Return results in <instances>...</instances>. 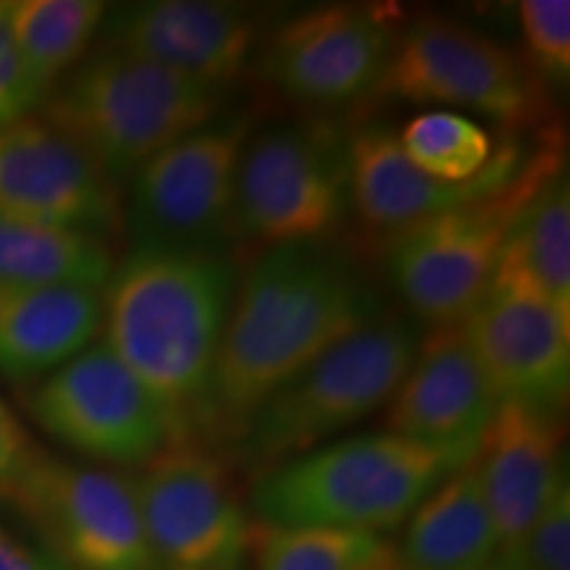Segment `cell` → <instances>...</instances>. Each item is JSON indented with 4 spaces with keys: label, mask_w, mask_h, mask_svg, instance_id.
Here are the masks:
<instances>
[{
    "label": "cell",
    "mask_w": 570,
    "mask_h": 570,
    "mask_svg": "<svg viewBox=\"0 0 570 570\" xmlns=\"http://www.w3.org/2000/svg\"><path fill=\"white\" fill-rule=\"evenodd\" d=\"M381 315L356 269L320 244L269 248L235 288L196 423L238 444L256 410Z\"/></svg>",
    "instance_id": "obj_1"
},
{
    "label": "cell",
    "mask_w": 570,
    "mask_h": 570,
    "mask_svg": "<svg viewBox=\"0 0 570 570\" xmlns=\"http://www.w3.org/2000/svg\"><path fill=\"white\" fill-rule=\"evenodd\" d=\"M235 296L227 254L135 248L104 285V341L190 436Z\"/></svg>",
    "instance_id": "obj_2"
},
{
    "label": "cell",
    "mask_w": 570,
    "mask_h": 570,
    "mask_svg": "<svg viewBox=\"0 0 570 570\" xmlns=\"http://www.w3.org/2000/svg\"><path fill=\"white\" fill-rule=\"evenodd\" d=\"M454 468L396 433H367L269 470L252 491L267 529H396Z\"/></svg>",
    "instance_id": "obj_3"
},
{
    "label": "cell",
    "mask_w": 570,
    "mask_h": 570,
    "mask_svg": "<svg viewBox=\"0 0 570 570\" xmlns=\"http://www.w3.org/2000/svg\"><path fill=\"white\" fill-rule=\"evenodd\" d=\"M219 104L223 90L104 48L46 92L40 117L80 142L119 185L164 148L209 125Z\"/></svg>",
    "instance_id": "obj_4"
},
{
    "label": "cell",
    "mask_w": 570,
    "mask_h": 570,
    "mask_svg": "<svg viewBox=\"0 0 570 570\" xmlns=\"http://www.w3.org/2000/svg\"><path fill=\"white\" fill-rule=\"evenodd\" d=\"M420 338L402 315L370 320L256 410L238 439L240 454L254 465H267L373 415L407 377Z\"/></svg>",
    "instance_id": "obj_5"
},
{
    "label": "cell",
    "mask_w": 570,
    "mask_h": 570,
    "mask_svg": "<svg viewBox=\"0 0 570 570\" xmlns=\"http://www.w3.org/2000/svg\"><path fill=\"white\" fill-rule=\"evenodd\" d=\"M558 169L560 151L544 148L499 194L391 235L386 273L396 294L433 327L462 323L489 291L518 214Z\"/></svg>",
    "instance_id": "obj_6"
},
{
    "label": "cell",
    "mask_w": 570,
    "mask_h": 570,
    "mask_svg": "<svg viewBox=\"0 0 570 570\" xmlns=\"http://www.w3.org/2000/svg\"><path fill=\"white\" fill-rule=\"evenodd\" d=\"M352 204L348 138L323 122L277 125L248 138L238 169V238L269 248L320 244Z\"/></svg>",
    "instance_id": "obj_7"
},
{
    "label": "cell",
    "mask_w": 570,
    "mask_h": 570,
    "mask_svg": "<svg viewBox=\"0 0 570 570\" xmlns=\"http://www.w3.org/2000/svg\"><path fill=\"white\" fill-rule=\"evenodd\" d=\"M252 130L244 117L209 122L156 154L130 180L135 248L227 254L238 238V169Z\"/></svg>",
    "instance_id": "obj_8"
},
{
    "label": "cell",
    "mask_w": 570,
    "mask_h": 570,
    "mask_svg": "<svg viewBox=\"0 0 570 570\" xmlns=\"http://www.w3.org/2000/svg\"><path fill=\"white\" fill-rule=\"evenodd\" d=\"M30 415L63 446L127 468L148 465L177 441H190L106 341L53 370L32 391Z\"/></svg>",
    "instance_id": "obj_9"
},
{
    "label": "cell",
    "mask_w": 570,
    "mask_h": 570,
    "mask_svg": "<svg viewBox=\"0 0 570 570\" xmlns=\"http://www.w3.org/2000/svg\"><path fill=\"white\" fill-rule=\"evenodd\" d=\"M375 92L410 104L462 106L512 130L539 125L547 111L529 63L487 35L441 17L399 32Z\"/></svg>",
    "instance_id": "obj_10"
},
{
    "label": "cell",
    "mask_w": 570,
    "mask_h": 570,
    "mask_svg": "<svg viewBox=\"0 0 570 570\" xmlns=\"http://www.w3.org/2000/svg\"><path fill=\"white\" fill-rule=\"evenodd\" d=\"M142 529L161 570H240L254 531L225 468L177 441L132 481Z\"/></svg>",
    "instance_id": "obj_11"
},
{
    "label": "cell",
    "mask_w": 570,
    "mask_h": 570,
    "mask_svg": "<svg viewBox=\"0 0 570 570\" xmlns=\"http://www.w3.org/2000/svg\"><path fill=\"white\" fill-rule=\"evenodd\" d=\"M19 510L71 570H161L132 479L40 454Z\"/></svg>",
    "instance_id": "obj_12"
},
{
    "label": "cell",
    "mask_w": 570,
    "mask_h": 570,
    "mask_svg": "<svg viewBox=\"0 0 570 570\" xmlns=\"http://www.w3.org/2000/svg\"><path fill=\"white\" fill-rule=\"evenodd\" d=\"M396 38V13L375 6H325L281 27L259 69L291 101L346 106L377 90Z\"/></svg>",
    "instance_id": "obj_13"
},
{
    "label": "cell",
    "mask_w": 570,
    "mask_h": 570,
    "mask_svg": "<svg viewBox=\"0 0 570 570\" xmlns=\"http://www.w3.org/2000/svg\"><path fill=\"white\" fill-rule=\"evenodd\" d=\"M0 217L104 238L122 219V202L80 142L27 114L0 130Z\"/></svg>",
    "instance_id": "obj_14"
},
{
    "label": "cell",
    "mask_w": 570,
    "mask_h": 570,
    "mask_svg": "<svg viewBox=\"0 0 570 570\" xmlns=\"http://www.w3.org/2000/svg\"><path fill=\"white\" fill-rule=\"evenodd\" d=\"M460 327L499 404L562 417L570 394V309L489 288Z\"/></svg>",
    "instance_id": "obj_15"
},
{
    "label": "cell",
    "mask_w": 570,
    "mask_h": 570,
    "mask_svg": "<svg viewBox=\"0 0 570 570\" xmlns=\"http://www.w3.org/2000/svg\"><path fill=\"white\" fill-rule=\"evenodd\" d=\"M391 399L389 433L441 454L454 470L479 454L499 407L460 323L420 338L415 362Z\"/></svg>",
    "instance_id": "obj_16"
},
{
    "label": "cell",
    "mask_w": 570,
    "mask_h": 570,
    "mask_svg": "<svg viewBox=\"0 0 570 570\" xmlns=\"http://www.w3.org/2000/svg\"><path fill=\"white\" fill-rule=\"evenodd\" d=\"M106 46L146 59L214 90L244 75L256 42L252 13L209 0H148L106 11Z\"/></svg>",
    "instance_id": "obj_17"
},
{
    "label": "cell",
    "mask_w": 570,
    "mask_h": 570,
    "mask_svg": "<svg viewBox=\"0 0 570 570\" xmlns=\"http://www.w3.org/2000/svg\"><path fill=\"white\" fill-rule=\"evenodd\" d=\"M352 161V206L362 223L377 230L399 233L404 227L460 209L499 194L515 180L525 156L515 140L494 151L487 173L468 183H439L412 164L399 148L396 135L365 130L348 140Z\"/></svg>",
    "instance_id": "obj_18"
},
{
    "label": "cell",
    "mask_w": 570,
    "mask_h": 570,
    "mask_svg": "<svg viewBox=\"0 0 570 570\" xmlns=\"http://www.w3.org/2000/svg\"><path fill=\"white\" fill-rule=\"evenodd\" d=\"M560 444L558 415L523 404L497 407L473 465L494 520L499 554L523 550L539 512L566 479Z\"/></svg>",
    "instance_id": "obj_19"
},
{
    "label": "cell",
    "mask_w": 570,
    "mask_h": 570,
    "mask_svg": "<svg viewBox=\"0 0 570 570\" xmlns=\"http://www.w3.org/2000/svg\"><path fill=\"white\" fill-rule=\"evenodd\" d=\"M101 331L104 288L0 285V373L11 381L51 375Z\"/></svg>",
    "instance_id": "obj_20"
},
{
    "label": "cell",
    "mask_w": 570,
    "mask_h": 570,
    "mask_svg": "<svg viewBox=\"0 0 570 570\" xmlns=\"http://www.w3.org/2000/svg\"><path fill=\"white\" fill-rule=\"evenodd\" d=\"M497 558L494 520L470 460L412 512L396 562L410 570H491Z\"/></svg>",
    "instance_id": "obj_21"
},
{
    "label": "cell",
    "mask_w": 570,
    "mask_h": 570,
    "mask_svg": "<svg viewBox=\"0 0 570 570\" xmlns=\"http://www.w3.org/2000/svg\"><path fill=\"white\" fill-rule=\"evenodd\" d=\"M489 288L570 309V188L562 169L518 214Z\"/></svg>",
    "instance_id": "obj_22"
},
{
    "label": "cell",
    "mask_w": 570,
    "mask_h": 570,
    "mask_svg": "<svg viewBox=\"0 0 570 570\" xmlns=\"http://www.w3.org/2000/svg\"><path fill=\"white\" fill-rule=\"evenodd\" d=\"M111 273L104 238L0 217V285L104 288Z\"/></svg>",
    "instance_id": "obj_23"
},
{
    "label": "cell",
    "mask_w": 570,
    "mask_h": 570,
    "mask_svg": "<svg viewBox=\"0 0 570 570\" xmlns=\"http://www.w3.org/2000/svg\"><path fill=\"white\" fill-rule=\"evenodd\" d=\"M104 19L98 0H9L13 40L42 98L82 59Z\"/></svg>",
    "instance_id": "obj_24"
},
{
    "label": "cell",
    "mask_w": 570,
    "mask_h": 570,
    "mask_svg": "<svg viewBox=\"0 0 570 570\" xmlns=\"http://www.w3.org/2000/svg\"><path fill=\"white\" fill-rule=\"evenodd\" d=\"M256 570H389L396 554L377 533L267 529L254 533Z\"/></svg>",
    "instance_id": "obj_25"
},
{
    "label": "cell",
    "mask_w": 570,
    "mask_h": 570,
    "mask_svg": "<svg viewBox=\"0 0 570 570\" xmlns=\"http://www.w3.org/2000/svg\"><path fill=\"white\" fill-rule=\"evenodd\" d=\"M396 140L420 173L439 183L475 180L497 151L494 138L479 122L454 111L417 114Z\"/></svg>",
    "instance_id": "obj_26"
},
{
    "label": "cell",
    "mask_w": 570,
    "mask_h": 570,
    "mask_svg": "<svg viewBox=\"0 0 570 570\" xmlns=\"http://www.w3.org/2000/svg\"><path fill=\"white\" fill-rule=\"evenodd\" d=\"M520 27L529 48V67L541 80L566 88L570 77V3L568 0H523Z\"/></svg>",
    "instance_id": "obj_27"
},
{
    "label": "cell",
    "mask_w": 570,
    "mask_h": 570,
    "mask_svg": "<svg viewBox=\"0 0 570 570\" xmlns=\"http://www.w3.org/2000/svg\"><path fill=\"white\" fill-rule=\"evenodd\" d=\"M523 558L537 570H570V487L568 475L552 491L523 544Z\"/></svg>",
    "instance_id": "obj_28"
},
{
    "label": "cell",
    "mask_w": 570,
    "mask_h": 570,
    "mask_svg": "<svg viewBox=\"0 0 570 570\" xmlns=\"http://www.w3.org/2000/svg\"><path fill=\"white\" fill-rule=\"evenodd\" d=\"M42 101V92L32 82L21 61L19 46L9 24V0H0V130L27 117Z\"/></svg>",
    "instance_id": "obj_29"
},
{
    "label": "cell",
    "mask_w": 570,
    "mask_h": 570,
    "mask_svg": "<svg viewBox=\"0 0 570 570\" xmlns=\"http://www.w3.org/2000/svg\"><path fill=\"white\" fill-rule=\"evenodd\" d=\"M40 454L42 452L32 444L24 428L0 402V502H9L19 510Z\"/></svg>",
    "instance_id": "obj_30"
},
{
    "label": "cell",
    "mask_w": 570,
    "mask_h": 570,
    "mask_svg": "<svg viewBox=\"0 0 570 570\" xmlns=\"http://www.w3.org/2000/svg\"><path fill=\"white\" fill-rule=\"evenodd\" d=\"M0 570H71L46 544H30L0 525Z\"/></svg>",
    "instance_id": "obj_31"
},
{
    "label": "cell",
    "mask_w": 570,
    "mask_h": 570,
    "mask_svg": "<svg viewBox=\"0 0 570 570\" xmlns=\"http://www.w3.org/2000/svg\"><path fill=\"white\" fill-rule=\"evenodd\" d=\"M491 570H537V568L523 558V552H508V554H499Z\"/></svg>",
    "instance_id": "obj_32"
},
{
    "label": "cell",
    "mask_w": 570,
    "mask_h": 570,
    "mask_svg": "<svg viewBox=\"0 0 570 570\" xmlns=\"http://www.w3.org/2000/svg\"><path fill=\"white\" fill-rule=\"evenodd\" d=\"M389 570H410V568H404V566H399V562L394 560V566H391Z\"/></svg>",
    "instance_id": "obj_33"
}]
</instances>
